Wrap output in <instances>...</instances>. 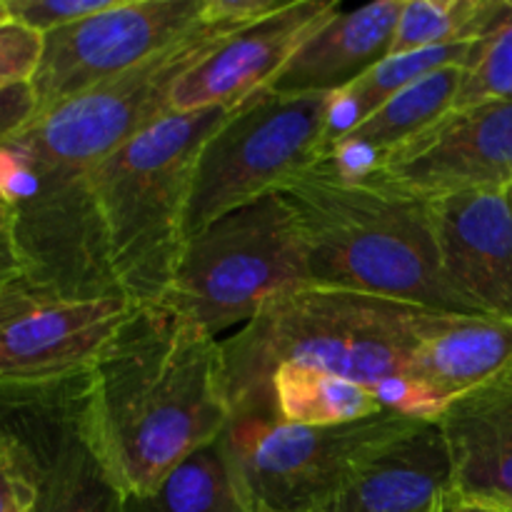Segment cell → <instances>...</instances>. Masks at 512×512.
I'll use <instances>...</instances> for the list:
<instances>
[{"mask_svg": "<svg viewBox=\"0 0 512 512\" xmlns=\"http://www.w3.org/2000/svg\"><path fill=\"white\" fill-rule=\"evenodd\" d=\"M445 512H503V510L488 508V505L468 503V500H460L458 495H455V500H453V503L448 505V510H445Z\"/></svg>", "mask_w": 512, "mask_h": 512, "instance_id": "30", "label": "cell"}, {"mask_svg": "<svg viewBox=\"0 0 512 512\" xmlns=\"http://www.w3.org/2000/svg\"><path fill=\"white\" fill-rule=\"evenodd\" d=\"M488 100H512V0L493 33L475 45L453 108Z\"/></svg>", "mask_w": 512, "mask_h": 512, "instance_id": "24", "label": "cell"}, {"mask_svg": "<svg viewBox=\"0 0 512 512\" xmlns=\"http://www.w3.org/2000/svg\"><path fill=\"white\" fill-rule=\"evenodd\" d=\"M465 70L468 68L463 65H450L408 85L370 118L335 138L323 150V158H330L353 178L373 175L393 150L453 108L465 80Z\"/></svg>", "mask_w": 512, "mask_h": 512, "instance_id": "19", "label": "cell"}, {"mask_svg": "<svg viewBox=\"0 0 512 512\" xmlns=\"http://www.w3.org/2000/svg\"><path fill=\"white\" fill-rule=\"evenodd\" d=\"M233 108L168 113L120 145L88 183L105 260L133 305L163 303L185 248L198 155Z\"/></svg>", "mask_w": 512, "mask_h": 512, "instance_id": "5", "label": "cell"}, {"mask_svg": "<svg viewBox=\"0 0 512 512\" xmlns=\"http://www.w3.org/2000/svg\"><path fill=\"white\" fill-rule=\"evenodd\" d=\"M508 198H510V203H512V188L508 190Z\"/></svg>", "mask_w": 512, "mask_h": 512, "instance_id": "33", "label": "cell"}, {"mask_svg": "<svg viewBox=\"0 0 512 512\" xmlns=\"http://www.w3.org/2000/svg\"><path fill=\"white\" fill-rule=\"evenodd\" d=\"M118 0H3L8 20L45 35L113 8Z\"/></svg>", "mask_w": 512, "mask_h": 512, "instance_id": "25", "label": "cell"}, {"mask_svg": "<svg viewBox=\"0 0 512 512\" xmlns=\"http://www.w3.org/2000/svg\"><path fill=\"white\" fill-rule=\"evenodd\" d=\"M333 0H290L268 18L245 25L193 65L170 95L173 113L238 108L268 88L295 53L340 13Z\"/></svg>", "mask_w": 512, "mask_h": 512, "instance_id": "13", "label": "cell"}, {"mask_svg": "<svg viewBox=\"0 0 512 512\" xmlns=\"http://www.w3.org/2000/svg\"><path fill=\"white\" fill-rule=\"evenodd\" d=\"M453 500V460L433 420L375 450L318 512H445Z\"/></svg>", "mask_w": 512, "mask_h": 512, "instance_id": "16", "label": "cell"}, {"mask_svg": "<svg viewBox=\"0 0 512 512\" xmlns=\"http://www.w3.org/2000/svg\"><path fill=\"white\" fill-rule=\"evenodd\" d=\"M438 423L453 460L455 495L512 512V385L455 400Z\"/></svg>", "mask_w": 512, "mask_h": 512, "instance_id": "17", "label": "cell"}, {"mask_svg": "<svg viewBox=\"0 0 512 512\" xmlns=\"http://www.w3.org/2000/svg\"><path fill=\"white\" fill-rule=\"evenodd\" d=\"M333 95L263 88L230 110L195 163L185 238L240 205L278 193L285 180L313 165L323 155Z\"/></svg>", "mask_w": 512, "mask_h": 512, "instance_id": "7", "label": "cell"}, {"mask_svg": "<svg viewBox=\"0 0 512 512\" xmlns=\"http://www.w3.org/2000/svg\"><path fill=\"white\" fill-rule=\"evenodd\" d=\"M438 315L318 285L278 295L220 343L230 420L275 418L270 378L280 365L353 380L375 390L385 410L418 418L405 368Z\"/></svg>", "mask_w": 512, "mask_h": 512, "instance_id": "3", "label": "cell"}, {"mask_svg": "<svg viewBox=\"0 0 512 512\" xmlns=\"http://www.w3.org/2000/svg\"><path fill=\"white\" fill-rule=\"evenodd\" d=\"M208 0H118L113 8L43 35L30 78L38 113L98 88L188 33Z\"/></svg>", "mask_w": 512, "mask_h": 512, "instance_id": "10", "label": "cell"}, {"mask_svg": "<svg viewBox=\"0 0 512 512\" xmlns=\"http://www.w3.org/2000/svg\"><path fill=\"white\" fill-rule=\"evenodd\" d=\"M0 265H20L13 240V223H10V213L3 200H0Z\"/></svg>", "mask_w": 512, "mask_h": 512, "instance_id": "29", "label": "cell"}, {"mask_svg": "<svg viewBox=\"0 0 512 512\" xmlns=\"http://www.w3.org/2000/svg\"><path fill=\"white\" fill-rule=\"evenodd\" d=\"M120 512H253L220 435L175 465L150 493L123 495Z\"/></svg>", "mask_w": 512, "mask_h": 512, "instance_id": "20", "label": "cell"}, {"mask_svg": "<svg viewBox=\"0 0 512 512\" xmlns=\"http://www.w3.org/2000/svg\"><path fill=\"white\" fill-rule=\"evenodd\" d=\"M135 305L123 295L70 300L0 265V385L48 383L90 370Z\"/></svg>", "mask_w": 512, "mask_h": 512, "instance_id": "11", "label": "cell"}, {"mask_svg": "<svg viewBox=\"0 0 512 512\" xmlns=\"http://www.w3.org/2000/svg\"><path fill=\"white\" fill-rule=\"evenodd\" d=\"M375 180L420 200L512 188V100L450 108L400 145Z\"/></svg>", "mask_w": 512, "mask_h": 512, "instance_id": "12", "label": "cell"}, {"mask_svg": "<svg viewBox=\"0 0 512 512\" xmlns=\"http://www.w3.org/2000/svg\"><path fill=\"white\" fill-rule=\"evenodd\" d=\"M88 410L120 493H150L228 428L218 338L165 303L135 305L90 365Z\"/></svg>", "mask_w": 512, "mask_h": 512, "instance_id": "2", "label": "cell"}, {"mask_svg": "<svg viewBox=\"0 0 512 512\" xmlns=\"http://www.w3.org/2000/svg\"><path fill=\"white\" fill-rule=\"evenodd\" d=\"M308 248L310 285L470 315L440 265L428 200L373 175H345L330 158L278 188Z\"/></svg>", "mask_w": 512, "mask_h": 512, "instance_id": "4", "label": "cell"}, {"mask_svg": "<svg viewBox=\"0 0 512 512\" xmlns=\"http://www.w3.org/2000/svg\"><path fill=\"white\" fill-rule=\"evenodd\" d=\"M475 45L478 43H463L450 45V48H430L418 50V53L405 55H388L365 70L358 80L348 85V88L338 90L333 95V105H330L328 118V135H325L323 150L333 143L335 138L353 130L355 125L363 123L365 118L383 108L390 98L405 90L408 85L418 83L425 75L435 73V70L450 68V65H463L470 68L473 60ZM323 158V155H320Z\"/></svg>", "mask_w": 512, "mask_h": 512, "instance_id": "21", "label": "cell"}, {"mask_svg": "<svg viewBox=\"0 0 512 512\" xmlns=\"http://www.w3.org/2000/svg\"><path fill=\"white\" fill-rule=\"evenodd\" d=\"M440 265L470 315L512 318V203L475 190L430 203Z\"/></svg>", "mask_w": 512, "mask_h": 512, "instance_id": "14", "label": "cell"}, {"mask_svg": "<svg viewBox=\"0 0 512 512\" xmlns=\"http://www.w3.org/2000/svg\"><path fill=\"white\" fill-rule=\"evenodd\" d=\"M420 420L483 390L512 385V318L440 313L405 368Z\"/></svg>", "mask_w": 512, "mask_h": 512, "instance_id": "15", "label": "cell"}, {"mask_svg": "<svg viewBox=\"0 0 512 512\" xmlns=\"http://www.w3.org/2000/svg\"><path fill=\"white\" fill-rule=\"evenodd\" d=\"M280 8L278 0H208L203 18L158 55L38 113L0 143V200L30 283L70 300L120 295L105 260L90 170L173 113L170 95L193 65Z\"/></svg>", "mask_w": 512, "mask_h": 512, "instance_id": "1", "label": "cell"}, {"mask_svg": "<svg viewBox=\"0 0 512 512\" xmlns=\"http://www.w3.org/2000/svg\"><path fill=\"white\" fill-rule=\"evenodd\" d=\"M35 503V488L20 465L0 448V512H30Z\"/></svg>", "mask_w": 512, "mask_h": 512, "instance_id": "27", "label": "cell"}, {"mask_svg": "<svg viewBox=\"0 0 512 512\" xmlns=\"http://www.w3.org/2000/svg\"><path fill=\"white\" fill-rule=\"evenodd\" d=\"M273 410L280 423L345 425L385 413L378 393L320 370L280 365L270 378Z\"/></svg>", "mask_w": 512, "mask_h": 512, "instance_id": "22", "label": "cell"}, {"mask_svg": "<svg viewBox=\"0 0 512 512\" xmlns=\"http://www.w3.org/2000/svg\"><path fill=\"white\" fill-rule=\"evenodd\" d=\"M5 20H8V13H5V5L3 0H0V23H5Z\"/></svg>", "mask_w": 512, "mask_h": 512, "instance_id": "31", "label": "cell"}, {"mask_svg": "<svg viewBox=\"0 0 512 512\" xmlns=\"http://www.w3.org/2000/svg\"><path fill=\"white\" fill-rule=\"evenodd\" d=\"M508 5L510 0H405L388 55L480 43Z\"/></svg>", "mask_w": 512, "mask_h": 512, "instance_id": "23", "label": "cell"}, {"mask_svg": "<svg viewBox=\"0 0 512 512\" xmlns=\"http://www.w3.org/2000/svg\"><path fill=\"white\" fill-rule=\"evenodd\" d=\"M428 420L385 413L345 425L233 418L223 440L250 508L318 512L383 445Z\"/></svg>", "mask_w": 512, "mask_h": 512, "instance_id": "8", "label": "cell"}, {"mask_svg": "<svg viewBox=\"0 0 512 512\" xmlns=\"http://www.w3.org/2000/svg\"><path fill=\"white\" fill-rule=\"evenodd\" d=\"M43 53V35L23 25L0 23V90L30 83Z\"/></svg>", "mask_w": 512, "mask_h": 512, "instance_id": "26", "label": "cell"}, {"mask_svg": "<svg viewBox=\"0 0 512 512\" xmlns=\"http://www.w3.org/2000/svg\"><path fill=\"white\" fill-rule=\"evenodd\" d=\"M0 445L35 488L30 512H120L93 440L83 375L0 390Z\"/></svg>", "mask_w": 512, "mask_h": 512, "instance_id": "9", "label": "cell"}, {"mask_svg": "<svg viewBox=\"0 0 512 512\" xmlns=\"http://www.w3.org/2000/svg\"><path fill=\"white\" fill-rule=\"evenodd\" d=\"M255 512H275V510H270V508H255Z\"/></svg>", "mask_w": 512, "mask_h": 512, "instance_id": "32", "label": "cell"}, {"mask_svg": "<svg viewBox=\"0 0 512 512\" xmlns=\"http://www.w3.org/2000/svg\"><path fill=\"white\" fill-rule=\"evenodd\" d=\"M403 3L380 0L365 8L340 10L290 58L268 88L283 95L348 88L365 70L388 58Z\"/></svg>", "mask_w": 512, "mask_h": 512, "instance_id": "18", "label": "cell"}, {"mask_svg": "<svg viewBox=\"0 0 512 512\" xmlns=\"http://www.w3.org/2000/svg\"><path fill=\"white\" fill-rule=\"evenodd\" d=\"M35 115H38V103H35L30 83L0 90V143L23 130Z\"/></svg>", "mask_w": 512, "mask_h": 512, "instance_id": "28", "label": "cell"}, {"mask_svg": "<svg viewBox=\"0 0 512 512\" xmlns=\"http://www.w3.org/2000/svg\"><path fill=\"white\" fill-rule=\"evenodd\" d=\"M310 285L308 248L278 193L220 215L188 238L163 303L218 338L270 300Z\"/></svg>", "mask_w": 512, "mask_h": 512, "instance_id": "6", "label": "cell"}]
</instances>
